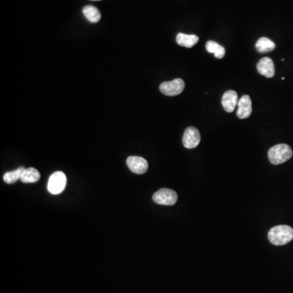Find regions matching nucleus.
Wrapping results in <instances>:
<instances>
[{"instance_id": "obj_1", "label": "nucleus", "mask_w": 293, "mask_h": 293, "mask_svg": "<svg viewBox=\"0 0 293 293\" xmlns=\"http://www.w3.org/2000/svg\"><path fill=\"white\" fill-rule=\"evenodd\" d=\"M268 239L274 245H285L293 240V228L287 225L274 226L268 233Z\"/></svg>"}, {"instance_id": "obj_2", "label": "nucleus", "mask_w": 293, "mask_h": 293, "mask_svg": "<svg viewBox=\"0 0 293 293\" xmlns=\"http://www.w3.org/2000/svg\"><path fill=\"white\" fill-rule=\"evenodd\" d=\"M293 152L291 146L285 143L272 146L268 152V157L271 164H280L288 161L292 157Z\"/></svg>"}, {"instance_id": "obj_3", "label": "nucleus", "mask_w": 293, "mask_h": 293, "mask_svg": "<svg viewBox=\"0 0 293 293\" xmlns=\"http://www.w3.org/2000/svg\"><path fill=\"white\" fill-rule=\"evenodd\" d=\"M67 183L65 173L57 171L51 175L48 180V190L52 195L60 194L66 189Z\"/></svg>"}, {"instance_id": "obj_4", "label": "nucleus", "mask_w": 293, "mask_h": 293, "mask_svg": "<svg viewBox=\"0 0 293 293\" xmlns=\"http://www.w3.org/2000/svg\"><path fill=\"white\" fill-rule=\"evenodd\" d=\"M153 200L158 204L174 205L178 200V195L171 189H161L153 195Z\"/></svg>"}, {"instance_id": "obj_5", "label": "nucleus", "mask_w": 293, "mask_h": 293, "mask_svg": "<svg viewBox=\"0 0 293 293\" xmlns=\"http://www.w3.org/2000/svg\"><path fill=\"white\" fill-rule=\"evenodd\" d=\"M185 88V82L181 78H176L171 81H164L160 85L161 93L167 96H175L180 95Z\"/></svg>"}, {"instance_id": "obj_6", "label": "nucleus", "mask_w": 293, "mask_h": 293, "mask_svg": "<svg viewBox=\"0 0 293 293\" xmlns=\"http://www.w3.org/2000/svg\"><path fill=\"white\" fill-rule=\"evenodd\" d=\"M200 139L201 138L198 129L194 127H190L185 130L182 143L186 149H193L200 144Z\"/></svg>"}, {"instance_id": "obj_7", "label": "nucleus", "mask_w": 293, "mask_h": 293, "mask_svg": "<svg viewBox=\"0 0 293 293\" xmlns=\"http://www.w3.org/2000/svg\"><path fill=\"white\" fill-rule=\"evenodd\" d=\"M127 164L131 171L136 175H143L149 170V163L143 157H129L127 158Z\"/></svg>"}, {"instance_id": "obj_8", "label": "nucleus", "mask_w": 293, "mask_h": 293, "mask_svg": "<svg viewBox=\"0 0 293 293\" xmlns=\"http://www.w3.org/2000/svg\"><path fill=\"white\" fill-rule=\"evenodd\" d=\"M237 116L240 119H246L251 116L253 112L252 100L249 95H243L238 101Z\"/></svg>"}, {"instance_id": "obj_9", "label": "nucleus", "mask_w": 293, "mask_h": 293, "mask_svg": "<svg viewBox=\"0 0 293 293\" xmlns=\"http://www.w3.org/2000/svg\"><path fill=\"white\" fill-rule=\"evenodd\" d=\"M257 69L261 75L265 76L268 78H271L276 73L273 60L269 57H264L260 59L257 66Z\"/></svg>"}, {"instance_id": "obj_10", "label": "nucleus", "mask_w": 293, "mask_h": 293, "mask_svg": "<svg viewBox=\"0 0 293 293\" xmlns=\"http://www.w3.org/2000/svg\"><path fill=\"white\" fill-rule=\"evenodd\" d=\"M222 104L225 111L232 113L238 104V95L236 91H227L223 94L222 98Z\"/></svg>"}, {"instance_id": "obj_11", "label": "nucleus", "mask_w": 293, "mask_h": 293, "mask_svg": "<svg viewBox=\"0 0 293 293\" xmlns=\"http://www.w3.org/2000/svg\"><path fill=\"white\" fill-rule=\"evenodd\" d=\"M198 36L179 33L176 37L177 44L185 48H191L198 43Z\"/></svg>"}, {"instance_id": "obj_12", "label": "nucleus", "mask_w": 293, "mask_h": 293, "mask_svg": "<svg viewBox=\"0 0 293 293\" xmlns=\"http://www.w3.org/2000/svg\"><path fill=\"white\" fill-rule=\"evenodd\" d=\"M40 179V173L34 168H28L22 173L20 180L25 183H34Z\"/></svg>"}, {"instance_id": "obj_13", "label": "nucleus", "mask_w": 293, "mask_h": 293, "mask_svg": "<svg viewBox=\"0 0 293 293\" xmlns=\"http://www.w3.org/2000/svg\"><path fill=\"white\" fill-rule=\"evenodd\" d=\"M205 48L208 53L214 54L218 59H222L226 54L225 48L214 41H208L206 43Z\"/></svg>"}, {"instance_id": "obj_14", "label": "nucleus", "mask_w": 293, "mask_h": 293, "mask_svg": "<svg viewBox=\"0 0 293 293\" xmlns=\"http://www.w3.org/2000/svg\"><path fill=\"white\" fill-rule=\"evenodd\" d=\"M82 12L85 17L91 23H97L101 19V14L98 8L91 5L84 7Z\"/></svg>"}, {"instance_id": "obj_15", "label": "nucleus", "mask_w": 293, "mask_h": 293, "mask_svg": "<svg viewBox=\"0 0 293 293\" xmlns=\"http://www.w3.org/2000/svg\"><path fill=\"white\" fill-rule=\"evenodd\" d=\"M256 48L261 53H265L273 51L276 48V44L269 38L262 37L256 44Z\"/></svg>"}, {"instance_id": "obj_16", "label": "nucleus", "mask_w": 293, "mask_h": 293, "mask_svg": "<svg viewBox=\"0 0 293 293\" xmlns=\"http://www.w3.org/2000/svg\"><path fill=\"white\" fill-rule=\"evenodd\" d=\"M26 169L24 167H20V168L16 169L15 171H11V172H7L4 175V182L11 184V183H14L18 179H20L22 173L24 172Z\"/></svg>"}, {"instance_id": "obj_17", "label": "nucleus", "mask_w": 293, "mask_h": 293, "mask_svg": "<svg viewBox=\"0 0 293 293\" xmlns=\"http://www.w3.org/2000/svg\"><path fill=\"white\" fill-rule=\"evenodd\" d=\"M93 1H100V0H93Z\"/></svg>"}]
</instances>
